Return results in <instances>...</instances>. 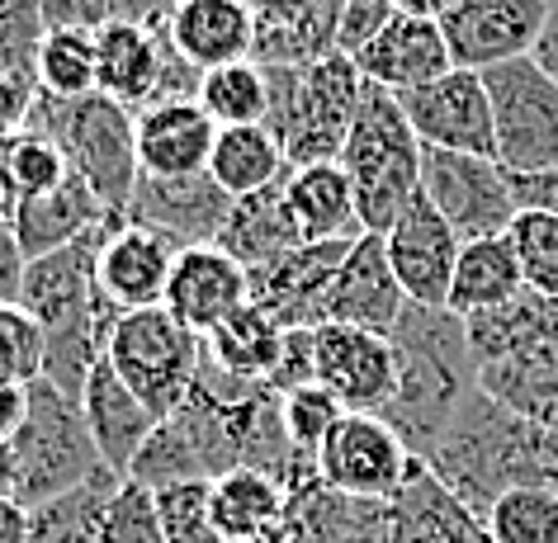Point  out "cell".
<instances>
[{
    "label": "cell",
    "mask_w": 558,
    "mask_h": 543,
    "mask_svg": "<svg viewBox=\"0 0 558 543\" xmlns=\"http://www.w3.org/2000/svg\"><path fill=\"white\" fill-rule=\"evenodd\" d=\"M109 222L52 256L29 260L20 284V308L44 331V383L76 402L86 393L90 369L105 359V341L119 317L95 288V256H100Z\"/></svg>",
    "instance_id": "cell-2"
},
{
    "label": "cell",
    "mask_w": 558,
    "mask_h": 543,
    "mask_svg": "<svg viewBox=\"0 0 558 543\" xmlns=\"http://www.w3.org/2000/svg\"><path fill=\"white\" fill-rule=\"evenodd\" d=\"M313 383V326H294L284 336V355H279V369L270 387L275 393H294V387Z\"/></svg>",
    "instance_id": "cell-49"
},
{
    "label": "cell",
    "mask_w": 558,
    "mask_h": 543,
    "mask_svg": "<svg viewBox=\"0 0 558 543\" xmlns=\"http://www.w3.org/2000/svg\"><path fill=\"white\" fill-rule=\"evenodd\" d=\"M507 236L515 246V260H521L525 288L558 303V218L539 213V208H521Z\"/></svg>",
    "instance_id": "cell-41"
},
{
    "label": "cell",
    "mask_w": 558,
    "mask_h": 543,
    "mask_svg": "<svg viewBox=\"0 0 558 543\" xmlns=\"http://www.w3.org/2000/svg\"><path fill=\"white\" fill-rule=\"evenodd\" d=\"M265 76H270L265 128L279 137L289 171L337 161L355 123V109L365 100V76H360L355 58L331 52L313 66H265Z\"/></svg>",
    "instance_id": "cell-5"
},
{
    "label": "cell",
    "mask_w": 558,
    "mask_h": 543,
    "mask_svg": "<svg viewBox=\"0 0 558 543\" xmlns=\"http://www.w3.org/2000/svg\"><path fill=\"white\" fill-rule=\"evenodd\" d=\"M535 62L558 81V0H549V20H544V34L535 44Z\"/></svg>",
    "instance_id": "cell-55"
},
{
    "label": "cell",
    "mask_w": 558,
    "mask_h": 543,
    "mask_svg": "<svg viewBox=\"0 0 558 543\" xmlns=\"http://www.w3.org/2000/svg\"><path fill=\"white\" fill-rule=\"evenodd\" d=\"M194 104L204 109L218 128H256L270 119V76L256 58L246 62H228L199 76Z\"/></svg>",
    "instance_id": "cell-36"
},
{
    "label": "cell",
    "mask_w": 558,
    "mask_h": 543,
    "mask_svg": "<svg viewBox=\"0 0 558 543\" xmlns=\"http://www.w3.org/2000/svg\"><path fill=\"white\" fill-rule=\"evenodd\" d=\"M402 308H408V298H402L398 274H393V264H388L384 236L360 232L323 298V326L341 322V326H365V331L388 336V331L398 326Z\"/></svg>",
    "instance_id": "cell-19"
},
{
    "label": "cell",
    "mask_w": 558,
    "mask_h": 543,
    "mask_svg": "<svg viewBox=\"0 0 558 543\" xmlns=\"http://www.w3.org/2000/svg\"><path fill=\"white\" fill-rule=\"evenodd\" d=\"M24 250L15 242V227L0 213V303H20V284H24Z\"/></svg>",
    "instance_id": "cell-51"
},
{
    "label": "cell",
    "mask_w": 558,
    "mask_h": 543,
    "mask_svg": "<svg viewBox=\"0 0 558 543\" xmlns=\"http://www.w3.org/2000/svg\"><path fill=\"white\" fill-rule=\"evenodd\" d=\"M478 387L487 397H497L501 407L558 430V341L507 355V359H497V365H483Z\"/></svg>",
    "instance_id": "cell-32"
},
{
    "label": "cell",
    "mask_w": 558,
    "mask_h": 543,
    "mask_svg": "<svg viewBox=\"0 0 558 543\" xmlns=\"http://www.w3.org/2000/svg\"><path fill=\"white\" fill-rule=\"evenodd\" d=\"M29 128L48 133L52 143L66 151V165L72 175H81L90 185V194L100 199L109 213L123 218L133 203L137 189V137H133V114L105 95H90V100H48L38 95Z\"/></svg>",
    "instance_id": "cell-6"
},
{
    "label": "cell",
    "mask_w": 558,
    "mask_h": 543,
    "mask_svg": "<svg viewBox=\"0 0 558 543\" xmlns=\"http://www.w3.org/2000/svg\"><path fill=\"white\" fill-rule=\"evenodd\" d=\"M137 171L147 180H185L204 175L218 143V123L194 100H161L133 114Z\"/></svg>",
    "instance_id": "cell-21"
},
{
    "label": "cell",
    "mask_w": 558,
    "mask_h": 543,
    "mask_svg": "<svg viewBox=\"0 0 558 543\" xmlns=\"http://www.w3.org/2000/svg\"><path fill=\"white\" fill-rule=\"evenodd\" d=\"M175 0H44L48 29L105 34L114 24H166Z\"/></svg>",
    "instance_id": "cell-40"
},
{
    "label": "cell",
    "mask_w": 558,
    "mask_h": 543,
    "mask_svg": "<svg viewBox=\"0 0 558 543\" xmlns=\"http://www.w3.org/2000/svg\"><path fill=\"white\" fill-rule=\"evenodd\" d=\"M279 397H284V430H289V440H294V449L313 464L317 449H323L327 435L337 430V421L345 416V407L327 393L323 383H303V387H294V393H279Z\"/></svg>",
    "instance_id": "cell-45"
},
{
    "label": "cell",
    "mask_w": 558,
    "mask_h": 543,
    "mask_svg": "<svg viewBox=\"0 0 558 543\" xmlns=\"http://www.w3.org/2000/svg\"><path fill=\"white\" fill-rule=\"evenodd\" d=\"M393 0H341V15H337V52L355 58L365 44L379 38V29L393 20Z\"/></svg>",
    "instance_id": "cell-48"
},
{
    "label": "cell",
    "mask_w": 558,
    "mask_h": 543,
    "mask_svg": "<svg viewBox=\"0 0 558 543\" xmlns=\"http://www.w3.org/2000/svg\"><path fill=\"white\" fill-rule=\"evenodd\" d=\"M166 34L180 62H190L199 76L256 58V15L246 0H175Z\"/></svg>",
    "instance_id": "cell-25"
},
{
    "label": "cell",
    "mask_w": 558,
    "mask_h": 543,
    "mask_svg": "<svg viewBox=\"0 0 558 543\" xmlns=\"http://www.w3.org/2000/svg\"><path fill=\"white\" fill-rule=\"evenodd\" d=\"M15 444V468H20V486L15 501L20 506H48L76 486L95 482L105 468L100 449H95V435L86 425V411H81L76 397L58 393L52 383L34 379L29 383V416H24Z\"/></svg>",
    "instance_id": "cell-7"
},
{
    "label": "cell",
    "mask_w": 558,
    "mask_h": 543,
    "mask_svg": "<svg viewBox=\"0 0 558 543\" xmlns=\"http://www.w3.org/2000/svg\"><path fill=\"white\" fill-rule=\"evenodd\" d=\"M48 38L44 0H0V76L38 86V48Z\"/></svg>",
    "instance_id": "cell-43"
},
{
    "label": "cell",
    "mask_w": 558,
    "mask_h": 543,
    "mask_svg": "<svg viewBox=\"0 0 558 543\" xmlns=\"http://www.w3.org/2000/svg\"><path fill=\"white\" fill-rule=\"evenodd\" d=\"M100 543H166L161 520H157V501L147 486H137L123 478L109 496V506L100 515Z\"/></svg>",
    "instance_id": "cell-46"
},
{
    "label": "cell",
    "mask_w": 558,
    "mask_h": 543,
    "mask_svg": "<svg viewBox=\"0 0 558 543\" xmlns=\"http://www.w3.org/2000/svg\"><path fill=\"white\" fill-rule=\"evenodd\" d=\"M454 0H393L398 15H412V20H445V10H450Z\"/></svg>",
    "instance_id": "cell-56"
},
{
    "label": "cell",
    "mask_w": 558,
    "mask_h": 543,
    "mask_svg": "<svg viewBox=\"0 0 558 543\" xmlns=\"http://www.w3.org/2000/svg\"><path fill=\"white\" fill-rule=\"evenodd\" d=\"M129 482L147 486V492H161V486H171V482H208V472L199 458H194L190 440L180 435L171 421H161L151 430V440L143 444V454L133 458Z\"/></svg>",
    "instance_id": "cell-44"
},
{
    "label": "cell",
    "mask_w": 558,
    "mask_h": 543,
    "mask_svg": "<svg viewBox=\"0 0 558 543\" xmlns=\"http://www.w3.org/2000/svg\"><path fill=\"white\" fill-rule=\"evenodd\" d=\"M493 104V157L511 180L558 165V81L535 58L483 72Z\"/></svg>",
    "instance_id": "cell-9"
},
{
    "label": "cell",
    "mask_w": 558,
    "mask_h": 543,
    "mask_svg": "<svg viewBox=\"0 0 558 543\" xmlns=\"http://www.w3.org/2000/svg\"><path fill=\"white\" fill-rule=\"evenodd\" d=\"M416 454L402 444V435L384 416L345 411L327 444L317 449L313 468L331 492L355 496V501H393L408 482Z\"/></svg>",
    "instance_id": "cell-12"
},
{
    "label": "cell",
    "mask_w": 558,
    "mask_h": 543,
    "mask_svg": "<svg viewBox=\"0 0 558 543\" xmlns=\"http://www.w3.org/2000/svg\"><path fill=\"white\" fill-rule=\"evenodd\" d=\"M119 482H123L119 472H100L95 482L48 501V506H38L29 543H100V515Z\"/></svg>",
    "instance_id": "cell-38"
},
{
    "label": "cell",
    "mask_w": 558,
    "mask_h": 543,
    "mask_svg": "<svg viewBox=\"0 0 558 543\" xmlns=\"http://www.w3.org/2000/svg\"><path fill=\"white\" fill-rule=\"evenodd\" d=\"M72 180L66 151L38 128H20L10 137H0V213H15L20 203L52 194L58 185Z\"/></svg>",
    "instance_id": "cell-35"
},
{
    "label": "cell",
    "mask_w": 558,
    "mask_h": 543,
    "mask_svg": "<svg viewBox=\"0 0 558 543\" xmlns=\"http://www.w3.org/2000/svg\"><path fill=\"white\" fill-rule=\"evenodd\" d=\"M313 383H323L345 411L384 416L398 387L393 341L365 326H313Z\"/></svg>",
    "instance_id": "cell-14"
},
{
    "label": "cell",
    "mask_w": 558,
    "mask_h": 543,
    "mask_svg": "<svg viewBox=\"0 0 558 543\" xmlns=\"http://www.w3.org/2000/svg\"><path fill=\"white\" fill-rule=\"evenodd\" d=\"M493 543H558V496L544 486H515L483 515Z\"/></svg>",
    "instance_id": "cell-39"
},
{
    "label": "cell",
    "mask_w": 558,
    "mask_h": 543,
    "mask_svg": "<svg viewBox=\"0 0 558 543\" xmlns=\"http://www.w3.org/2000/svg\"><path fill=\"white\" fill-rule=\"evenodd\" d=\"M351 242H317V246H294L279 260L260 264L251 274V303L265 308L284 331L294 326H323V298L331 280H337Z\"/></svg>",
    "instance_id": "cell-18"
},
{
    "label": "cell",
    "mask_w": 558,
    "mask_h": 543,
    "mask_svg": "<svg viewBox=\"0 0 558 543\" xmlns=\"http://www.w3.org/2000/svg\"><path fill=\"white\" fill-rule=\"evenodd\" d=\"M214 246L228 250L242 270H260V264L284 256V250L303 246L294 218H289V203H284V180L260 194H246V199H232L228 222H222Z\"/></svg>",
    "instance_id": "cell-30"
},
{
    "label": "cell",
    "mask_w": 558,
    "mask_h": 543,
    "mask_svg": "<svg viewBox=\"0 0 558 543\" xmlns=\"http://www.w3.org/2000/svg\"><path fill=\"white\" fill-rule=\"evenodd\" d=\"M151 501L166 543H222L214 525V482H171L151 492Z\"/></svg>",
    "instance_id": "cell-42"
},
{
    "label": "cell",
    "mask_w": 558,
    "mask_h": 543,
    "mask_svg": "<svg viewBox=\"0 0 558 543\" xmlns=\"http://www.w3.org/2000/svg\"><path fill=\"white\" fill-rule=\"evenodd\" d=\"M20 486V468H15V444L0 440V496H15Z\"/></svg>",
    "instance_id": "cell-57"
},
{
    "label": "cell",
    "mask_w": 558,
    "mask_h": 543,
    "mask_svg": "<svg viewBox=\"0 0 558 543\" xmlns=\"http://www.w3.org/2000/svg\"><path fill=\"white\" fill-rule=\"evenodd\" d=\"M24 416H29V383L0 379V440H15Z\"/></svg>",
    "instance_id": "cell-53"
},
{
    "label": "cell",
    "mask_w": 558,
    "mask_h": 543,
    "mask_svg": "<svg viewBox=\"0 0 558 543\" xmlns=\"http://www.w3.org/2000/svg\"><path fill=\"white\" fill-rule=\"evenodd\" d=\"M180 250L185 246L175 236L147 227V222H133V218H114L100 242V256H95V288H100V298L119 317L161 308Z\"/></svg>",
    "instance_id": "cell-15"
},
{
    "label": "cell",
    "mask_w": 558,
    "mask_h": 543,
    "mask_svg": "<svg viewBox=\"0 0 558 543\" xmlns=\"http://www.w3.org/2000/svg\"><path fill=\"white\" fill-rule=\"evenodd\" d=\"M95 66H100V95L143 114L161 100H194L199 72L180 62L166 24H114L95 34Z\"/></svg>",
    "instance_id": "cell-10"
},
{
    "label": "cell",
    "mask_w": 558,
    "mask_h": 543,
    "mask_svg": "<svg viewBox=\"0 0 558 543\" xmlns=\"http://www.w3.org/2000/svg\"><path fill=\"white\" fill-rule=\"evenodd\" d=\"M426 468L478 515L515 486H544L558 496V430L501 407L483 387H473L454 411L450 430L430 449Z\"/></svg>",
    "instance_id": "cell-1"
},
{
    "label": "cell",
    "mask_w": 558,
    "mask_h": 543,
    "mask_svg": "<svg viewBox=\"0 0 558 543\" xmlns=\"http://www.w3.org/2000/svg\"><path fill=\"white\" fill-rule=\"evenodd\" d=\"M246 543H294V534H289V525L279 520V525H270V529H260L256 539H246Z\"/></svg>",
    "instance_id": "cell-58"
},
{
    "label": "cell",
    "mask_w": 558,
    "mask_h": 543,
    "mask_svg": "<svg viewBox=\"0 0 558 543\" xmlns=\"http://www.w3.org/2000/svg\"><path fill=\"white\" fill-rule=\"evenodd\" d=\"M521 294H525V274H521V260H515L511 236H487V242L459 246L450 298H445V308H450L459 322L511 308Z\"/></svg>",
    "instance_id": "cell-29"
},
{
    "label": "cell",
    "mask_w": 558,
    "mask_h": 543,
    "mask_svg": "<svg viewBox=\"0 0 558 543\" xmlns=\"http://www.w3.org/2000/svg\"><path fill=\"white\" fill-rule=\"evenodd\" d=\"M416 143L430 151H464V157H493V104L478 72H445L430 86L398 95ZM497 161V157H493Z\"/></svg>",
    "instance_id": "cell-16"
},
{
    "label": "cell",
    "mask_w": 558,
    "mask_h": 543,
    "mask_svg": "<svg viewBox=\"0 0 558 543\" xmlns=\"http://www.w3.org/2000/svg\"><path fill=\"white\" fill-rule=\"evenodd\" d=\"M105 359L157 421H171L199 379L204 336L180 326L166 308L123 312L114 317V331L105 341Z\"/></svg>",
    "instance_id": "cell-8"
},
{
    "label": "cell",
    "mask_w": 558,
    "mask_h": 543,
    "mask_svg": "<svg viewBox=\"0 0 558 543\" xmlns=\"http://www.w3.org/2000/svg\"><path fill=\"white\" fill-rule=\"evenodd\" d=\"M515 189V203L521 208H539V213H554L558 218V165L544 175H525V180H511Z\"/></svg>",
    "instance_id": "cell-52"
},
{
    "label": "cell",
    "mask_w": 558,
    "mask_h": 543,
    "mask_svg": "<svg viewBox=\"0 0 558 543\" xmlns=\"http://www.w3.org/2000/svg\"><path fill=\"white\" fill-rule=\"evenodd\" d=\"M208 175H214V185L228 194V199H246V194L279 185V180L289 175V161H284L279 137L265 128V123H256V128H218Z\"/></svg>",
    "instance_id": "cell-33"
},
{
    "label": "cell",
    "mask_w": 558,
    "mask_h": 543,
    "mask_svg": "<svg viewBox=\"0 0 558 543\" xmlns=\"http://www.w3.org/2000/svg\"><path fill=\"white\" fill-rule=\"evenodd\" d=\"M0 379L10 383L44 379V331L20 303H0Z\"/></svg>",
    "instance_id": "cell-47"
},
{
    "label": "cell",
    "mask_w": 558,
    "mask_h": 543,
    "mask_svg": "<svg viewBox=\"0 0 558 543\" xmlns=\"http://www.w3.org/2000/svg\"><path fill=\"white\" fill-rule=\"evenodd\" d=\"M549 20V0H454L440 20L445 48L459 72H493V66L535 58V44Z\"/></svg>",
    "instance_id": "cell-13"
},
{
    "label": "cell",
    "mask_w": 558,
    "mask_h": 543,
    "mask_svg": "<svg viewBox=\"0 0 558 543\" xmlns=\"http://www.w3.org/2000/svg\"><path fill=\"white\" fill-rule=\"evenodd\" d=\"M337 165L351 180L355 213L365 232L384 236L422 199V143H416L398 95L365 86V100L355 109Z\"/></svg>",
    "instance_id": "cell-4"
},
{
    "label": "cell",
    "mask_w": 558,
    "mask_h": 543,
    "mask_svg": "<svg viewBox=\"0 0 558 543\" xmlns=\"http://www.w3.org/2000/svg\"><path fill=\"white\" fill-rule=\"evenodd\" d=\"M34 104H38V86H29V81H15V76H0V137L29 128Z\"/></svg>",
    "instance_id": "cell-50"
},
{
    "label": "cell",
    "mask_w": 558,
    "mask_h": 543,
    "mask_svg": "<svg viewBox=\"0 0 558 543\" xmlns=\"http://www.w3.org/2000/svg\"><path fill=\"white\" fill-rule=\"evenodd\" d=\"M388 543H493L487 525L430 472L412 464L402 492L388 501Z\"/></svg>",
    "instance_id": "cell-24"
},
{
    "label": "cell",
    "mask_w": 558,
    "mask_h": 543,
    "mask_svg": "<svg viewBox=\"0 0 558 543\" xmlns=\"http://www.w3.org/2000/svg\"><path fill=\"white\" fill-rule=\"evenodd\" d=\"M289 510V486L275 482L270 472L256 468H236L214 478V525L222 543H246L260 529H270L284 520Z\"/></svg>",
    "instance_id": "cell-34"
},
{
    "label": "cell",
    "mask_w": 558,
    "mask_h": 543,
    "mask_svg": "<svg viewBox=\"0 0 558 543\" xmlns=\"http://www.w3.org/2000/svg\"><path fill=\"white\" fill-rule=\"evenodd\" d=\"M384 246H388V264H393V274H398L402 298L416 303V308H445L454 264H459V246H464L450 222L426 199H416L408 213L384 232Z\"/></svg>",
    "instance_id": "cell-17"
},
{
    "label": "cell",
    "mask_w": 558,
    "mask_h": 543,
    "mask_svg": "<svg viewBox=\"0 0 558 543\" xmlns=\"http://www.w3.org/2000/svg\"><path fill=\"white\" fill-rule=\"evenodd\" d=\"M38 95L48 100H90L100 95V66H95V34L81 29H48L38 48Z\"/></svg>",
    "instance_id": "cell-37"
},
{
    "label": "cell",
    "mask_w": 558,
    "mask_h": 543,
    "mask_svg": "<svg viewBox=\"0 0 558 543\" xmlns=\"http://www.w3.org/2000/svg\"><path fill=\"white\" fill-rule=\"evenodd\" d=\"M232 199L214 185V175H185V180H147L137 175L133 203L123 218L147 222L166 236H175L180 246H208L218 242L222 222H228Z\"/></svg>",
    "instance_id": "cell-23"
},
{
    "label": "cell",
    "mask_w": 558,
    "mask_h": 543,
    "mask_svg": "<svg viewBox=\"0 0 558 543\" xmlns=\"http://www.w3.org/2000/svg\"><path fill=\"white\" fill-rule=\"evenodd\" d=\"M114 213L95 199L86 180L72 175L52 194H38V199L20 203L15 213H10V227H15V242L24 250V260H38V256H52V250L81 242V236L95 232Z\"/></svg>",
    "instance_id": "cell-27"
},
{
    "label": "cell",
    "mask_w": 558,
    "mask_h": 543,
    "mask_svg": "<svg viewBox=\"0 0 558 543\" xmlns=\"http://www.w3.org/2000/svg\"><path fill=\"white\" fill-rule=\"evenodd\" d=\"M422 199L450 222L464 246L507 236L521 213L511 175L493 157H464V151L422 147Z\"/></svg>",
    "instance_id": "cell-11"
},
{
    "label": "cell",
    "mask_w": 558,
    "mask_h": 543,
    "mask_svg": "<svg viewBox=\"0 0 558 543\" xmlns=\"http://www.w3.org/2000/svg\"><path fill=\"white\" fill-rule=\"evenodd\" d=\"M284 203H289V218L303 236V246H317V242H355L360 232V213H355V194H351V180L337 161H323V165H294L284 175Z\"/></svg>",
    "instance_id": "cell-28"
},
{
    "label": "cell",
    "mask_w": 558,
    "mask_h": 543,
    "mask_svg": "<svg viewBox=\"0 0 558 543\" xmlns=\"http://www.w3.org/2000/svg\"><path fill=\"white\" fill-rule=\"evenodd\" d=\"M34 510L20 506L15 496H0V543H29Z\"/></svg>",
    "instance_id": "cell-54"
},
{
    "label": "cell",
    "mask_w": 558,
    "mask_h": 543,
    "mask_svg": "<svg viewBox=\"0 0 558 543\" xmlns=\"http://www.w3.org/2000/svg\"><path fill=\"white\" fill-rule=\"evenodd\" d=\"M81 411H86V425L95 435V449H100L105 468L129 478L133 458L143 454V444L151 440V430L161 421L133 397V387L109 369V359H100V365L90 369L86 393H81Z\"/></svg>",
    "instance_id": "cell-26"
},
{
    "label": "cell",
    "mask_w": 558,
    "mask_h": 543,
    "mask_svg": "<svg viewBox=\"0 0 558 543\" xmlns=\"http://www.w3.org/2000/svg\"><path fill=\"white\" fill-rule=\"evenodd\" d=\"M284 336L289 331L279 326L270 312L256 308V303H246V308H236L222 326L208 331L204 355L214 359L222 373H232V379L270 387L275 369H279V355H284Z\"/></svg>",
    "instance_id": "cell-31"
},
{
    "label": "cell",
    "mask_w": 558,
    "mask_h": 543,
    "mask_svg": "<svg viewBox=\"0 0 558 543\" xmlns=\"http://www.w3.org/2000/svg\"><path fill=\"white\" fill-rule=\"evenodd\" d=\"M246 303H251V274L222 246L208 242V246H185L175 256L161 308L180 326H190L194 336H208V331L222 326Z\"/></svg>",
    "instance_id": "cell-20"
},
{
    "label": "cell",
    "mask_w": 558,
    "mask_h": 543,
    "mask_svg": "<svg viewBox=\"0 0 558 543\" xmlns=\"http://www.w3.org/2000/svg\"><path fill=\"white\" fill-rule=\"evenodd\" d=\"M398 359V387L384 407V421L398 430L402 444L422 458L440 444L454 411L478 387V359L469 345V326L450 308H416L408 303L398 326L388 331Z\"/></svg>",
    "instance_id": "cell-3"
},
{
    "label": "cell",
    "mask_w": 558,
    "mask_h": 543,
    "mask_svg": "<svg viewBox=\"0 0 558 543\" xmlns=\"http://www.w3.org/2000/svg\"><path fill=\"white\" fill-rule=\"evenodd\" d=\"M355 66H360V76H365V86H379L388 95H408L416 86L440 81L445 72H454L440 24L412 20V15L388 20L379 38L355 52Z\"/></svg>",
    "instance_id": "cell-22"
}]
</instances>
